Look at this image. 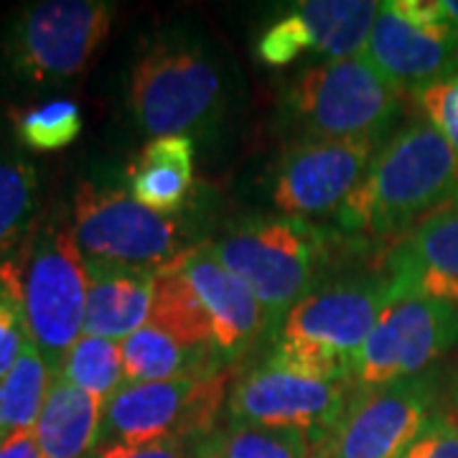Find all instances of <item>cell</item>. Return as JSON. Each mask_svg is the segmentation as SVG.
Returning a JSON list of instances; mask_svg holds the SVG:
<instances>
[{
    "mask_svg": "<svg viewBox=\"0 0 458 458\" xmlns=\"http://www.w3.org/2000/svg\"><path fill=\"white\" fill-rule=\"evenodd\" d=\"M448 400H451V412L458 418V364L451 377V387H448Z\"/></svg>",
    "mask_w": 458,
    "mask_h": 458,
    "instance_id": "cell-35",
    "label": "cell"
},
{
    "mask_svg": "<svg viewBox=\"0 0 458 458\" xmlns=\"http://www.w3.org/2000/svg\"><path fill=\"white\" fill-rule=\"evenodd\" d=\"M214 255L260 301L270 336L298 301L318 288L331 260L327 229L293 216H247L212 242Z\"/></svg>",
    "mask_w": 458,
    "mask_h": 458,
    "instance_id": "cell-5",
    "label": "cell"
},
{
    "mask_svg": "<svg viewBox=\"0 0 458 458\" xmlns=\"http://www.w3.org/2000/svg\"><path fill=\"white\" fill-rule=\"evenodd\" d=\"M0 458H44L41 448L36 443L33 428L29 430H18L13 436L0 441Z\"/></svg>",
    "mask_w": 458,
    "mask_h": 458,
    "instance_id": "cell-33",
    "label": "cell"
},
{
    "mask_svg": "<svg viewBox=\"0 0 458 458\" xmlns=\"http://www.w3.org/2000/svg\"><path fill=\"white\" fill-rule=\"evenodd\" d=\"M87 270L89 285L82 334L125 342L138 328L146 327L156 293V270L102 262H87Z\"/></svg>",
    "mask_w": 458,
    "mask_h": 458,
    "instance_id": "cell-17",
    "label": "cell"
},
{
    "mask_svg": "<svg viewBox=\"0 0 458 458\" xmlns=\"http://www.w3.org/2000/svg\"><path fill=\"white\" fill-rule=\"evenodd\" d=\"M120 352H123V369L128 385L212 377L225 372L227 364L222 360L219 349L189 346L153 324H146L125 342H120Z\"/></svg>",
    "mask_w": 458,
    "mask_h": 458,
    "instance_id": "cell-20",
    "label": "cell"
},
{
    "mask_svg": "<svg viewBox=\"0 0 458 458\" xmlns=\"http://www.w3.org/2000/svg\"><path fill=\"white\" fill-rule=\"evenodd\" d=\"M38 216L36 165L23 156H0V265L21 250Z\"/></svg>",
    "mask_w": 458,
    "mask_h": 458,
    "instance_id": "cell-23",
    "label": "cell"
},
{
    "mask_svg": "<svg viewBox=\"0 0 458 458\" xmlns=\"http://www.w3.org/2000/svg\"><path fill=\"white\" fill-rule=\"evenodd\" d=\"M390 301L393 288L382 270L321 283L283 318L270 357L309 375L354 385L361 346Z\"/></svg>",
    "mask_w": 458,
    "mask_h": 458,
    "instance_id": "cell-2",
    "label": "cell"
},
{
    "mask_svg": "<svg viewBox=\"0 0 458 458\" xmlns=\"http://www.w3.org/2000/svg\"><path fill=\"white\" fill-rule=\"evenodd\" d=\"M174 267L194 288L212 321L214 344L225 361L245 357L255 342L270 331L260 301L242 280L219 262L212 242H197Z\"/></svg>",
    "mask_w": 458,
    "mask_h": 458,
    "instance_id": "cell-14",
    "label": "cell"
},
{
    "mask_svg": "<svg viewBox=\"0 0 458 458\" xmlns=\"http://www.w3.org/2000/svg\"><path fill=\"white\" fill-rule=\"evenodd\" d=\"M128 102L135 123L153 138H191L214 128L225 114V72L201 38L168 31L132 64Z\"/></svg>",
    "mask_w": 458,
    "mask_h": 458,
    "instance_id": "cell-3",
    "label": "cell"
},
{
    "mask_svg": "<svg viewBox=\"0 0 458 458\" xmlns=\"http://www.w3.org/2000/svg\"><path fill=\"white\" fill-rule=\"evenodd\" d=\"M227 400V369L212 377L125 382L102 410L99 443L138 445L181 436H212Z\"/></svg>",
    "mask_w": 458,
    "mask_h": 458,
    "instance_id": "cell-9",
    "label": "cell"
},
{
    "mask_svg": "<svg viewBox=\"0 0 458 458\" xmlns=\"http://www.w3.org/2000/svg\"><path fill=\"white\" fill-rule=\"evenodd\" d=\"M11 120L18 143L33 153L62 150L82 132V110L72 99H54L31 110H16Z\"/></svg>",
    "mask_w": 458,
    "mask_h": 458,
    "instance_id": "cell-26",
    "label": "cell"
},
{
    "mask_svg": "<svg viewBox=\"0 0 458 458\" xmlns=\"http://www.w3.org/2000/svg\"><path fill=\"white\" fill-rule=\"evenodd\" d=\"M54 377L56 372L38 346L26 344L13 369L0 379V441L36 426Z\"/></svg>",
    "mask_w": 458,
    "mask_h": 458,
    "instance_id": "cell-22",
    "label": "cell"
},
{
    "mask_svg": "<svg viewBox=\"0 0 458 458\" xmlns=\"http://www.w3.org/2000/svg\"><path fill=\"white\" fill-rule=\"evenodd\" d=\"M458 344V306L426 295H393L354 369V390H375L426 369Z\"/></svg>",
    "mask_w": 458,
    "mask_h": 458,
    "instance_id": "cell-11",
    "label": "cell"
},
{
    "mask_svg": "<svg viewBox=\"0 0 458 458\" xmlns=\"http://www.w3.org/2000/svg\"><path fill=\"white\" fill-rule=\"evenodd\" d=\"M415 99L426 113L428 123L441 132L458 156V77L420 87Z\"/></svg>",
    "mask_w": 458,
    "mask_h": 458,
    "instance_id": "cell-31",
    "label": "cell"
},
{
    "mask_svg": "<svg viewBox=\"0 0 458 458\" xmlns=\"http://www.w3.org/2000/svg\"><path fill=\"white\" fill-rule=\"evenodd\" d=\"M313 49V36L298 11L276 21L258 41V59L267 66H288L298 56Z\"/></svg>",
    "mask_w": 458,
    "mask_h": 458,
    "instance_id": "cell-30",
    "label": "cell"
},
{
    "mask_svg": "<svg viewBox=\"0 0 458 458\" xmlns=\"http://www.w3.org/2000/svg\"><path fill=\"white\" fill-rule=\"evenodd\" d=\"M400 458H458V418L454 412H436L423 433Z\"/></svg>",
    "mask_w": 458,
    "mask_h": 458,
    "instance_id": "cell-32",
    "label": "cell"
},
{
    "mask_svg": "<svg viewBox=\"0 0 458 458\" xmlns=\"http://www.w3.org/2000/svg\"><path fill=\"white\" fill-rule=\"evenodd\" d=\"M102 405L92 394L72 385L64 375L54 377L49 397L33 426L44 458H87L99 443Z\"/></svg>",
    "mask_w": 458,
    "mask_h": 458,
    "instance_id": "cell-19",
    "label": "cell"
},
{
    "mask_svg": "<svg viewBox=\"0 0 458 458\" xmlns=\"http://www.w3.org/2000/svg\"><path fill=\"white\" fill-rule=\"evenodd\" d=\"M441 5V13L445 18V23L458 33V0H438Z\"/></svg>",
    "mask_w": 458,
    "mask_h": 458,
    "instance_id": "cell-34",
    "label": "cell"
},
{
    "mask_svg": "<svg viewBox=\"0 0 458 458\" xmlns=\"http://www.w3.org/2000/svg\"><path fill=\"white\" fill-rule=\"evenodd\" d=\"M436 375L354 390L313 458H400L436 415Z\"/></svg>",
    "mask_w": 458,
    "mask_h": 458,
    "instance_id": "cell-12",
    "label": "cell"
},
{
    "mask_svg": "<svg viewBox=\"0 0 458 458\" xmlns=\"http://www.w3.org/2000/svg\"><path fill=\"white\" fill-rule=\"evenodd\" d=\"M309 436L295 430L229 426L216 433L214 458H313Z\"/></svg>",
    "mask_w": 458,
    "mask_h": 458,
    "instance_id": "cell-27",
    "label": "cell"
},
{
    "mask_svg": "<svg viewBox=\"0 0 458 458\" xmlns=\"http://www.w3.org/2000/svg\"><path fill=\"white\" fill-rule=\"evenodd\" d=\"M148 324L164 328L165 334L189 346L216 349L209 316L194 293V288L174 265L156 273V293H153V309Z\"/></svg>",
    "mask_w": 458,
    "mask_h": 458,
    "instance_id": "cell-24",
    "label": "cell"
},
{
    "mask_svg": "<svg viewBox=\"0 0 458 458\" xmlns=\"http://www.w3.org/2000/svg\"><path fill=\"white\" fill-rule=\"evenodd\" d=\"M5 265L13 270L29 336L59 375L66 352L82 336L89 270L72 232V214L38 216L23 245Z\"/></svg>",
    "mask_w": 458,
    "mask_h": 458,
    "instance_id": "cell-4",
    "label": "cell"
},
{
    "mask_svg": "<svg viewBox=\"0 0 458 458\" xmlns=\"http://www.w3.org/2000/svg\"><path fill=\"white\" fill-rule=\"evenodd\" d=\"M72 232L87 262L164 270L194 247L179 214L150 212L131 194L82 183L72 207Z\"/></svg>",
    "mask_w": 458,
    "mask_h": 458,
    "instance_id": "cell-7",
    "label": "cell"
},
{
    "mask_svg": "<svg viewBox=\"0 0 458 458\" xmlns=\"http://www.w3.org/2000/svg\"><path fill=\"white\" fill-rule=\"evenodd\" d=\"M361 59L400 92H418L458 77V41L412 26L394 13L390 3H379Z\"/></svg>",
    "mask_w": 458,
    "mask_h": 458,
    "instance_id": "cell-16",
    "label": "cell"
},
{
    "mask_svg": "<svg viewBox=\"0 0 458 458\" xmlns=\"http://www.w3.org/2000/svg\"><path fill=\"white\" fill-rule=\"evenodd\" d=\"M403 95L361 56L303 69L285 95V113L313 140H377L403 113Z\"/></svg>",
    "mask_w": 458,
    "mask_h": 458,
    "instance_id": "cell-6",
    "label": "cell"
},
{
    "mask_svg": "<svg viewBox=\"0 0 458 458\" xmlns=\"http://www.w3.org/2000/svg\"><path fill=\"white\" fill-rule=\"evenodd\" d=\"M295 11L313 36V51L327 62L361 56L375 26L379 3L375 0H306Z\"/></svg>",
    "mask_w": 458,
    "mask_h": 458,
    "instance_id": "cell-21",
    "label": "cell"
},
{
    "mask_svg": "<svg viewBox=\"0 0 458 458\" xmlns=\"http://www.w3.org/2000/svg\"><path fill=\"white\" fill-rule=\"evenodd\" d=\"M458 156L428 120H415L377 150L357 191L336 214L344 234L405 237L430 214L456 201Z\"/></svg>",
    "mask_w": 458,
    "mask_h": 458,
    "instance_id": "cell-1",
    "label": "cell"
},
{
    "mask_svg": "<svg viewBox=\"0 0 458 458\" xmlns=\"http://www.w3.org/2000/svg\"><path fill=\"white\" fill-rule=\"evenodd\" d=\"M31 342L26 311L18 291L13 270L3 262L0 265V379L13 369V364Z\"/></svg>",
    "mask_w": 458,
    "mask_h": 458,
    "instance_id": "cell-28",
    "label": "cell"
},
{
    "mask_svg": "<svg viewBox=\"0 0 458 458\" xmlns=\"http://www.w3.org/2000/svg\"><path fill=\"white\" fill-rule=\"evenodd\" d=\"M454 204H456V207H458V197H456V201H454Z\"/></svg>",
    "mask_w": 458,
    "mask_h": 458,
    "instance_id": "cell-36",
    "label": "cell"
},
{
    "mask_svg": "<svg viewBox=\"0 0 458 458\" xmlns=\"http://www.w3.org/2000/svg\"><path fill=\"white\" fill-rule=\"evenodd\" d=\"M194 186V140L186 135L153 138L128 165V194L150 212L179 214Z\"/></svg>",
    "mask_w": 458,
    "mask_h": 458,
    "instance_id": "cell-18",
    "label": "cell"
},
{
    "mask_svg": "<svg viewBox=\"0 0 458 458\" xmlns=\"http://www.w3.org/2000/svg\"><path fill=\"white\" fill-rule=\"evenodd\" d=\"M352 393V382L309 375L267 357L229 390V426L295 430L318 445L339 423Z\"/></svg>",
    "mask_w": 458,
    "mask_h": 458,
    "instance_id": "cell-10",
    "label": "cell"
},
{
    "mask_svg": "<svg viewBox=\"0 0 458 458\" xmlns=\"http://www.w3.org/2000/svg\"><path fill=\"white\" fill-rule=\"evenodd\" d=\"M393 295L415 293L458 306V207L430 214L390 245L382 267Z\"/></svg>",
    "mask_w": 458,
    "mask_h": 458,
    "instance_id": "cell-15",
    "label": "cell"
},
{
    "mask_svg": "<svg viewBox=\"0 0 458 458\" xmlns=\"http://www.w3.org/2000/svg\"><path fill=\"white\" fill-rule=\"evenodd\" d=\"M216 433L212 436H181L153 443H99L87 458H214Z\"/></svg>",
    "mask_w": 458,
    "mask_h": 458,
    "instance_id": "cell-29",
    "label": "cell"
},
{
    "mask_svg": "<svg viewBox=\"0 0 458 458\" xmlns=\"http://www.w3.org/2000/svg\"><path fill=\"white\" fill-rule=\"evenodd\" d=\"M382 143L298 138L280 158L273 201L283 216L313 219L344 207L357 191Z\"/></svg>",
    "mask_w": 458,
    "mask_h": 458,
    "instance_id": "cell-13",
    "label": "cell"
},
{
    "mask_svg": "<svg viewBox=\"0 0 458 458\" xmlns=\"http://www.w3.org/2000/svg\"><path fill=\"white\" fill-rule=\"evenodd\" d=\"M59 375H64L72 385L92 394L105 408L107 400L125 385L120 342L82 334L74 342V346L66 352Z\"/></svg>",
    "mask_w": 458,
    "mask_h": 458,
    "instance_id": "cell-25",
    "label": "cell"
},
{
    "mask_svg": "<svg viewBox=\"0 0 458 458\" xmlns=\"http://www.w3.org/2000/svg\"><path fill=\"white\" fill-rule=\"evenodd\" d=\"M114 3L38 0L18 8L5 26L3 56L11 72L33 84L80 77L113 29Z\"/></svg>",
    "mask_w": 458,
    "mask_h": 458,
    "instance_id": "cell-8",
    "label": "cell"
}]
</instances>
